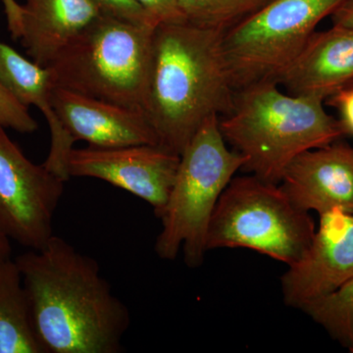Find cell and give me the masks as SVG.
I'll return each instance as SVG.
<instances>
[{
  "label": "cell",
  "instance_id": "obj_1",
  "mask_svg": "<svg viewBox=\"0 0 353 353\" xmlns=\"http://www.w3.org/2000/svg\"><path fill=\"white\" fill-rule=\"evenodd\" d=\"M44 353H120L131 324L92 257L53 234L15 259Z\"/></svg>",
  "mask_w": 353,
  "mask_h": 353
},
{
  "label": "cell",
  "instance_id": "obj_2",
  "mask_svg": "<svg viewBox=\"0 0 353 353\" xmlns=\"http://www.w3.org/2000/svg\"><path fill=\"white\" fill-rule=\"evenodd\" d=\"M224 32L190 23L158 25L145 112L159 145L181 155L206 120L227 115L236 88Z\"/></svg>",
  "mask_w": 353,
  "mask_h": 353
},
{
  "label": "cell",
  "instance_id": "obj_3",
  "mask_svg": "<svg viewBox=\"0 0 353 353\" xmlns=\"http://www.w3.org/2000/svg\"><path fill=\"white\" fill-rule=\"evenodd\" d=\"M325 101L283 92L276 82L236 90L234 106L219 119L228 145L245 157L243 170L280 185L290 164L303 153L345 137Z\"/></svg>",
  "mask_w": 353,
  "mask_h": 353
},
{
  "label": "cell",
  "instance_id": "obj_4",
  "mask_svg": "<svg viewBox=\"0 0 353 353\" xmlns=\"http://www.w3.org/2000/svg\"><path fill=\"white\" fill-rule=\"evenodd\" d=\"M157 28L102 14L46 67L53 85L145 112Z\"/></svg>",
  "mask_w": 353,
  "mask_h": 353
},
{
  "label": "cell",
  "instance_id": "obj_5",
  "mask_svg": "<svg viewBox=\"0 0 353 353\" xmlns=\"http://www.w3.org/2000/svg\"><path fill=\"white\" fill-rule=\"evenodd\" d=\"M219 116L209 118L181 154L180 164L160 219L155 243L160 259L174 260L183 246L190 268L203 263L211 217L221 194L243 170L245 157L229 148L219 127Z\"/></svg>",
  "mask_w": 353,
  "mask_h": 353
},
{
  "label": "cell",
  "instance_id": "obj_6",
  "mask_svg": "<svg viewBox=\"0 0 353 353\" xmlns=\"http://www.w3.org/2000/svg\"><path fill=\"white\" fill-rule=\"evenodd\" d=\"M316 232L309 212L279 183L252 175L234 176L209 224L206 250L248 248L288 266L301 259Z\"/></svg>",
  "mask_w": 353,
  "mask_h": 353
},
{
  "label": "cell",
  "instance_id": "obj_7",
  "mask_svg": "<svg viewBox=\"0 0 353 353\" xmlns=\"http://www.w3.org/2000/svg\"><path fill=\"white\" fill-rule=\"evenodd\" d=\"M345 0H272L223 34L236 90L279 78Z\"/></svg>",
  "mask_w": 353,
  "mask_h": 353
},
{
  "label": "cell",
  "instance_id": "obj_8",
  "mask_svg": "<svg viewBox=\"0 0 353 353\" xmlns=\"http://www.w3.org/2000/svg\"><path fill=\"white\" fill-rule=\"evenodd\" d=\"M65 183L28 159L0 125V232L9 240L30 250L44 248Z\"/></svg>",
  "mask_w": 353,
  "mask_h": 353
},
{
  "label": "cell",
  "instance_id": "obj_9",
  "mask_svg": "<svg viewBox=\"0 0 353 353\" xmlns=\"http://www.w3.org/2000/svg\"><path fill=\"white\" fill-rule=\"evenodd\" d=\"M181 155L159 145L73 148L70 178H95L125 190L150 203L159 217L170 194Z\"/></svg>",
  "mask_w": 353,
  "mask_h": 353
},
{
  "label": "cell",
  "instance_id": "obj_10",
  "mask_svg": "<svg viewBox=\"0 0 353 353\" xmlns=\"http://www.w3.org/2000/svg\"><path fill=\"white\" fill-rule=\"evenodd\" d=\"M307 250L282 277L287 305L303 310L353 279V214L340 209L319 215Z\"/></svg>",
  "mask_w": 353,
  "mask_h": 353
},
{
  "label": "cell",
  "instance_id": "obj_11",
  "mask_svg": "<svg viewBox=\"0 0 353 353\" xmlns=\"http://www.w3.org/2000/svg\"><path fill=\"white\" fill-rule=\"evenodd\" d=\"M51 103L74 143L85 141L97 148L159 145L157 132L143 111L59 87L53 88Z\"/></svg>",
  "mask_w": 353,
  "mask_h": 353
},
{
  "label": "cell",
  "instance_id": "obj_12",
  "mask_svg": "<svg viewBox=\"0 0 353 353\" xmlns=\"http://www.w3.org/2000/svg\"><path fill=\"white\" fill-rule=\"evenodd\" d=\"M280 185L307 212L340 209L353 214L352 146L340 139L303 153L288 167Z\"/></svg>",
  "mask_w": 353,
  "mask_h": 353
},
{
  "label": "cell",
  "instance_id": "obj_13",
  "mask_svg": "<svg viewBox=\"0 0 353 353\" xmlns=\"http://www.w3.org/2000/svg\"><path fill=\"white\" fill-rule=\"evenodd\" d=\"M353 83V29L334 26L311 36L279 78L285 92L325 101Z\"/></svg>",
  "mask_w": 353,
  "mask_h": 353
},
{
  "label": "cell",
  "instance_id": "obj_14",
  "mask_svg": "<svg viewBox=\"0 0 353 353\" xmlns=\"http://www.w3.org/2000/svg\"><path fill=\"white\" fill-rule=\"evenodd\" d=\"M101 15L94 0H25L18 41L34 63L48 67Z\"/></svg>",
  "mask_w": 353,
  "mask_h": 353
},
{
  "label": "cell",
  "instance_id": "obj_15",
  "mask_svg": "<svg viewBox=\"0 0 353 353\" xmlns=\"http://www.w3.org/2000/svg\"><path fill=\"white\" fill-rule=\"evenodd\" d=\"M0 85L26 108L34 106L43 113L51 134L50 153L43 166L65 182L69 181L67 163L75 143L53 110L51 95L54 85L48 69L22 57L0 41Z\"/></svg>",
  "mask_w": 353,
  "mask_h": 353
},
{
  "label": "cell",
  "instance_id": "obj_16",
  "mask_svg": "<svg viewBox=\"0 0 353 353\" xmlns=\"http://www.w3.org/2000/svg\"><path fill=\"white\" fill-rule=\"evenodd\" d=\"M0 353H44L32 324L22 274L10 257L0 259Z\"/></svg>",
  "mask_w": 353,
  "mask_h": 353
},
{
  "label": "cell",
  "instance_id": "obj_17",
  "mask_svg": "<svg viewBox=\"0 0 353 353\" xmlns=\"http://www.w3.org/2000/svg\"><path fill=\"white\" fill-rule=\"evenodd\" d=\"M272 0H179L185 21L204 29L226 32Z\"/></svg>",
  "mask_w": 353,
  "mask_h": 353
},
{
  "label": "cell",
  "instance_id": "obj_18",
  "mask_svg": "<svg viewBox=\"0 0 353 353\" xmlns=\"http://www.w3.org/2000/svg\"><path fill=\"white\" fill-rule=\"evenodd\" d=\"M303 310L353 353V279L338 292Z\"/></svg>",
  "mask_w": 353,
  "mask_h": 353
},
{
  "label": "cell",
  "instance_id": "obj_19",
  "mask_svg": "<svg viewBox=\"0 0 353 353\" xmlns=\"http://www.w3.org/2000/svg\"><path fill=\"white\" fill-rule=\"evenodd\" d=\"M0 125L6 129L22 134H31L39 125L30 114L29 108L20 103L12 94L0 85Z\"/></svg>",
  "mask_w": 353,
  "mask_h": 353
},
{
  "label": "cell",
  "instance_id": "obj_20",
  "mask_svg": "<svg viewBox=\"0 0 353 353\" xmlns=\"http://www.w3.org/2000/svg\"><path fill=\"white\" fill-rule=\"evenodd\" d=\"M103 15L134 24L158 27V22L136 0H94Z\"/></svg>",
  "mask_w": 353,
  "mask_h": 353
},
{
  "label": "cell",
  "instance_id": "obj_21",
  "mask_svg": "<svg viewBox=\"0 0 353 353\" xmlns=\"http://www.w3.org/2000/svg\"><path fill=\"white\" fill-rule=\"evenodd\" d=\"M158 24H176L185 23V15L181 9L179 0H136Z\"/></svg>",
  "mask_w": 353,
  "mask_h": 353
},
{
  "label": "cell",
  "instance_id": "obj_22",
  "mask_svg": "<svg viewBox=\"0 0 353 353\" xmlns=\"http://www.w3.org/2000/svg\"><path fill=\"white\" fill-rule=\"evenodd\" d=\"M327 103L338 111L340 121L345 136L353 137V85L339 90L330 97Z\"/></svg>",
  "mask_w": 353,
  "mask_h": 353
},
{
  "label": "cell",
  "instance_id": "obj_23",
  "mask_svg": "<svg viewBox=\"0 0 353 353\" xmlns=\"http://www.w3.org/2000/svg\"><path fill=\"white\" fill-rule=\"evenodd\" d=\"M4 11L6 14L7 26L12 39L18 41L21 30V15H22V6L16 0H2Z\"/></svg>",
  "mask_w": 353,
  "mask_h": 353
},
{
  "label": "cell",
  "instance_id": "obj_24",
  "mask_svg": "<svg viewBox=\"0 0 353 353\" xmlns=\"http://www.w3.org/2000/svg\"><path fill=\"white\" fill-rule=\"evenodd\" d=\"M331 18L334 26L353 29V0H345Z\"/></svg>",
  "mask_w": 353,
  "mask_h": 353
},
{
  "label": "cell",
  "instance_id": "obj_25",
  "mask_svg": "<svg viewBox=\"0 0 353 353\" xmlns=\"http://www.w3.org/2000/svg\"><path fill=\"white\" fill-rule=\"evenodd\" d=\"M11 255L10 240L0 232V259H7Z\"/></svg>",
  "mask_w": 353,
  "mask_h": 353
},
{
  "label": "cell",
  "instance_id": "obj_26",
  "mask_svg": "<svg viewBox=\"0 0 353 353\" xmlns=\"http://www.w3.org/2000/svg\"><path fill=\"white\" fill-rule=\"evenodd\" d=\"M353 85V83H352V85Z\"/></svg>",
  "mask_w": 353,
  "mask_h": 353
}]
</instances>
